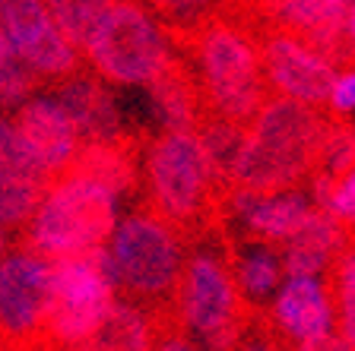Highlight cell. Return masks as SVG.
<instances>
[{
	"label": "cell",
	"mask_w": 355,
	"mask_h": 351,
	"mask_svg": "<svg viewBox=\"0 0 355 351\" xmlns=\"http://www.w3.org/2000/svg\"><path fill=\"white\" fill-rule=\"evenodd\" d=\"M327 117L314 105L266 96L244 124V139L232 165V187L273 193L298 187L314 174V159Z\"/></svg>",
	"instance_id": "obj_1"
},
{
	"label": "cell",
	"mask_w": 355,
	"mask_h": 351,
	"mask_svg": "<svg viewBox=\"0 0 355 351\" xmlns=\"http://www.w3.org/2000/svg\"><path fill=\"white\" fill-rule=\"evenodd\" d=\"M105 250L111 256L118 298L140 304L149 314H171L184 269V247L171 222L159 213H133L114 222Z\"/></svg>",
	"instance_id": "obj_2"
},
{
	"label": "cell",
	"mask_w": 355,
	"mask_h": 351,
	"mask_svg": "<svg viewBox=\"0 0 355 351\" xmlns=\"http://www.w3.org/2000/svg\"><path fill=\"white\" fill-rule=\"evenodd\" d=\"M118 199L98 181L76 171H64L42 193L38 206L26 222L22 247L48 260L73 256L83 250L102 247L118 222Z\"/></svg>",
	"instance_id": "obj_3"
},
{
	"label": "cell",
	"mask_w": 355,
	"mask_h": 351,
	"mask_svg": "<svg viewBox=\"0 0 355 351\" xmlns=\"http://www.w3.org/2000/svg\"><path fill=\"white\" fill-rule=\"evenodd\" d=\"M219 187L197 130H168L146 152L149 203L175 228H197L209 219Z\"/></svg>",
	"instance_id": "obj_4"
},
{
	"label": "cell",
	"mask_w": 355,
	"mask_h": 351,
	"mask_svg": "<svg viewBox=\"0 0 355 351\" xmlns=\"http://www.w3.org/2000/svg\"><path fill=\"white\" fill-rule=\"evenodd\" d=\"M80 51L105 82L118 86H146L171 60V48L159 22L137 0H114Z\"/></svg>",
	"instance_id": "obj_5"
},
{
	"label": "cell",
	"mask_w": 355,
	"mask_h": 351,
	"mask_svg": "<svg viewBox=\"0 0 355 351\" xmlns=\"http://www.w3.org/2000/svg\"><path fill=\"white\" fill-rule=\"evenodd\" d=\"M111 300H114V272L105 244L54 260V285L42 345L89 348V339L102 326Z\"/></svg>",
	"instance_id": "obj_6"
},
{
	"label": "cell",
	"mask_w": 355,
	"mask_h": 351,
	"mask_svg": "<svg viewBox=\"0 0 355 351\" xmlns=\"http://www.w3.org/2000/svg\"><path fill=\"white\" fill-rule=\"evenodd\" d=\"M171 314L181 332L197 336L200 345H235L244 336V298L232 266L213 250H197L181 269Z\"/></svg>",
	"instance_id": "obj_7"
},
{
	"label": "cell",
	"mask_w": 355,
	"mask_h": 351,
	"mask_svg": "<svg viewBox=\"0 0 355 351\" xmlns=\"http://www.w3.org/2000/svg\"><path fill=\"white\" fill-rule=\"evenodd\" d=\"M197 64L203 76V96L213 114L248 124L266 98V76L257 48L235 26L213 22L200 32Z\"/></svg>",
	"instance_id": "obj_8"
},
{
	"label": "cell",
	"mask_w": 355,
	"mask_h": 351,
	"mask_svg": "<svg viewBox=\"0 0 355 351\" xmlns=\"http://www.w3.org/2000/svg\"><path fill=\"white\" fill-rule=\"evenodd\" d=\"M51 285L54 260L29 247L0 253V345L29 348L44 342Z\"/></svg>",
	"instance_id": "obj_9"
},
{
	"label": "cell",
	"mask_w": 355,
	"mask_h": 351,
	"mask_svg": "<svg viewBox=\"0 0 355 351\" xmlns=\"http://www.w3.org/2000/svg\"><path fill=\"white\" fill-rule=\"evenodd\" d=\"M3 32L35 76L64 80L80 70V48L60 32L44 0H3Z\"/></svg>",
	"instance_id": "obj_10"
},
{
	"label": "cell",
	"mask_w": 355,
	"mask_h": 351,
	"mask_svg": "<svg viewBox=\"0 0 355 351\" xmlns=\"http://www.w3.org/2000/svg\"><path fill=\"white\" fill-rule=\"evenodd\" d=\"M276 330L298 348H336V310L320 276H288L273 300Z\"/></svg>",
	"instance_id": "obj_11"
},
{
	"label": "cell",
	"mask_w": 355,
	"mask_h": 351,
	"mask_svg": "<svg viewBox=\"0 0 355 351\" xmlns=\"http://www.w3.org/2000/svg\"><path fill=\"white\" fill-rule=\"evenodd\" d=\"M260 64H263L266 86H273L279 96L304 105H327L336 66L330 57L314 51L308 42L292 35L266 38Z\"/></svg>",
	"instance_id": "obj_12"
},
{
	"label": "cell",
	"mask_w": 355,
	"mask_h": 351,
	"mask_svg": "<svg viewBox=\"0 0 355 351\" xmlns=\"http://www.w3.org/2000/svg\"><path fill=\"white\" fill-rule=\"evenodd\" d=\"M22 146L35 155V161L48 171V177H58L70 168L80 149V133L70 124L58 102L51 98H26L16 105V117L10 120Z\"/></svg>",
	"instance_id": "obj_13"
},
{
	"label": "cell",
	"mask_w": 355,
	"mask_h": 351,
	"mask_svg": "<svg viewBox=\"0 0 355 351\" xmlns=\"http://www.w3.org/2000/svg\"><path fill=\"white\" fill-rule=\"evenodd\" d=\"M51 187L48 171L22 146L13 124L0 117V222L7 231L22 228L42 193Z\"/></svg>",
	"instance_id": "obj_14"
},
{
	"label": "cell",
	"mask_w": 355,
	"mask_h": 351,
	"mask_svg": "<svg viewBox=\"0 0 355 351\" xmlns=\"http://www.w3.org/2000/svg\"><path fill=\"white\" fill-rule=\"evenodd\" d=\"M273 13L286 29H295L324 57L349 60L352 44V0H270Z\"/></svg>",
	"instance_id": "obj_15"
},
{
	"label": "cell",
	"mask_w": 355,
	"mask_h": 351,
	"mask_svg": "<svg viewBox=\"0 0 355 351\" xmlns=\"http://www.w3.org/2000/svg\"><path fill=\"white\" fill-rule=\"evenodd\" d=\"M229 209L241 219V225L248 228L257 241H266V244H276V247H279L286 237H292V234L304 225V219L311 215L314 203H311V197L304 190H298V187L273 190V193L232 187Z\"/></svg>",
	"instance_id": "obj_16"
},
{
	"label": "cell",
	"mask_w": 355,
	"mask_h": 351,
	"mask_svg": "<svg viewBox=\"0 0 355 351\" xmlns=\"http://www.w3.org/2000/svg\"><path fill=\"white\" fill-rule=\"evenodd\" d=\"M54 102L64 108L70 124L76 127L80 143H98V139L121 136L118 105L111 98L108 86L102 82V76L73 70L70 76H64Z\"/></svg>",
	"instance_id": "obj_17"
},
{
	"label": "cell",
	"mask_w": 355,
	"mask_h": 351,
	"mask_svg": "<svg viewBox=\"0 0 355 351\" xmlns=\"http://www.w3.org/2000/svg\"><path fill=\"white\" fill-rule=\"evenodd\" d=\"M346 244L349 237L343 222H336L333 215L314 206L304 225L279 244L282 272L286 276H320L346 250Z\"/></svg>",
	"instance_id": "obj_18"
},
{
	"label": "cell",
	"mask_w": 355,
	"mask_h": 351,
	"mask_svg": "<svg viewBox=\"0 0 355 351\" xmlns=\"http://www.w3.org/2000/svg\"><path fill=\"white\" fill-rule=\"evenodd\" d=\"M67 171H76V174H86L92 181H98L105 190L114 193V199L133 193L137 181H140L137 155H133V146L124 136L83 143V149H76V159L70 161Z\"/></svg>",
	"instance_id": "obj_19"
},
{
	"label": "cell",
	"mask_w": 355,
	"mask_h": 351,
	"mask_svg": "<svg viewBox=\"0 0 355 351\" xmlns=\"http://www.w3.org/2000/svg\"><path fill=\"white\" fill-rule=\"evenodd\" d=\"M146 86L153 92L155 114H159L165 130H197L200 117H203V111H200V92L193 86L191 73L175 57Z\"/></svg>",
	"instance_id": "obj_20"
},
{
	"label": "cell",
	"mask_w": 355,
	"mask_h": 351,
	"mask_svg": "<svg viewBox=\"0 0 355 351\" xmlns=\"http://www.w3.org/2000/svg\"><path fill=\"white\" fill-rule=\"evenodd\" d=\"M155 320L146 307L124 300L114 294L108 314H105L102 326L96 330V336L89 339V348H127L140 351L155 345Z\"/></svg>",
	"instance_id": "obj_21"
},
{
	"label": "cell",
	"mask_w": 355,
	"mask_h": 351,
	"mask_svg": "<svg viewBox=\"0 0 355 351\" xmlns=\"http://www.w3.org/2000/svg\"><path fill=\"white\" fill-rule=\"evenodd\" d=\"M282 256L273 244L257 241L254 247L241 250L232 263V278H235L241 298H248L251 304H260L270 294H276L282 282Z\"/></svg>",
	"instance_id": "obj_22"
},
{
	"label": "cell",
	"mask_w": 355,
	"mask_h": 351,
	"mask_svg": "<svg viewBox=\"0 0 355 351\" xmlns=\"http://www.w3.org/2000/svg\"><path fill=\"white\" fill-rule=\"evenodd\" d=\"M111 3H114V0H44V7L51 10L60 32H64L76 48H83L86 35L92 32L98 16H102Z\"/></svg>",
	"instance_id": "obj_23"
},
{
	"label": "cell",
	"mask_w": 355,
	"mask_h": 351,
	"mask_svg": "<svg viewBox=\"0 0 355 351\" xmlns=\"http://www.w3.org/2000/svg\"><path fill=\"white\" fill-rule=\"evenodd\" d=\"M32 89H35V73L22 64V57L16 54V48L10 44L7 32L0 26V105L16 108L32 96Z\"/></svg>",
	"instance_id": "obj_24"
},
{
	"label": "cell",
	"mask_w": 355,
	"mask_h": 351,
	"mask_svg": "<svg viewBox=\"0 0 355 351\" xmlns=\"http://www.w3.org/2000/svg\"><path fill=\"white\" fill-rule=\"evenodd\" d=\"M352 130L346 124H330L327 120L324 136L318 146V159H314V174H327V177H343L352 171Z\"/></svg>",
	"instance_id": "obj_25"
},
{
	"label": "cell",
	"mask_w": 355,
	"mask_h": 351,
	"mask_svg": "<svg viewBox=\"0 0 355 351\" xmlns=\"http://www.w3.org/2000/svg\"><path fill=\"white\" fill-rule=\"evenodd\" d=\"M327 105H330L333 114H349L355 108V80L349 70L333 76L330 92H327Z\"/></svg>",
	"instance_id": "obj_26"
},
{
	"label": "cell",
	"mask_w": 355,
	"mask_h": 351,
	"mask_svg": "<svg viewBox=\"0 0 355 351\" xmlns=\"http://www.w3.org/2000/svg\"><path fill=\"white\" fill-rule=\"evenodd\" d=\"M149 3L175 16H197L209 7V0H149Z\"/></svg>",
	"instance_id": "obj_27"
},
{
	"label": "cell",
	"mask_w": 355,
	"mask_h": 351,
	"mask_svg": "<svg viewBox=\"0 0 355 351\" xmlns=\"http://www.w3.org/2000/svg\"><path fill=\"white\" fill-rule=\"evenodd\" d=\"M7 228H3V222H0V253H3V250H7L10 247V237H7Z\"/></svg>",
	"instance_id": "obj_28"
}]
</instances>
